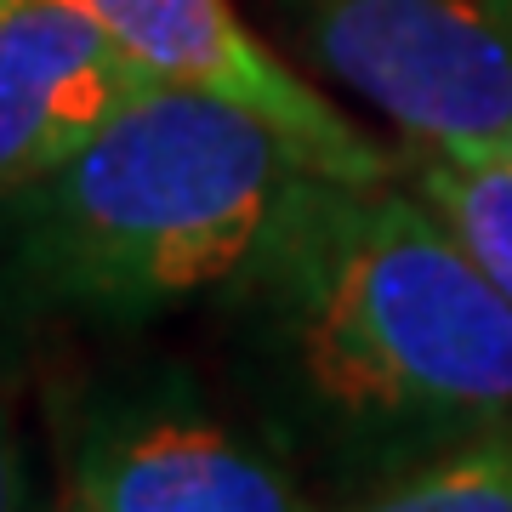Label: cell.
Here are the masks:
<instances>
[{
  "instance_id": "obj_7",
  "label": "cell",
  "mask_w": 512,
  "mask_h": 512,
  "mask_svg": "<svg viewBox=\"0 0 512 512\" xmlns=\"http://www.w3.org/2000/svg\"><path fill=\"white\" fill-rule=\"evenodd\" d=\"M416 194L444 217V228L478 256V268L512 302V154H433L421 148Z\"/></svg>"
},
{
  "instance_id": "obj_8",
  "label": "cell",
  "mask_w": 512,
  "mask_h": 512,
  "mask_svg": "<svg viewBox=\"0 0 512 512\" xmlns=\"http://www.w3.org/2000/svg\"><path fill=\"white\" fill-rule=\"evenodd\" d=\"M342 512H512V427L416 461Z\"/></svg>"
},
{
  "instance_id": "obj_4",
  "label": "cell",
  "mask_w": 512,
  "mask_h": 512,
  "mask_svg": "<svg viewBox=\"0 0 512 512\" xmlns=\"http://www.w3.org/2000/svg\"><path fill=\"white\" fill-rule=\"evenodd\" d=\"M69 6L103 23L148 80L211 92L256 114L313 177L336 183L393 177V160L325 92H313V80L268 52V40L251 35L234 0H69Z\"/></svg>"
},
{
  "instance_id": "obj_9",
  "label": "cell",
  "mask_w": 512,
  "mask_h": 512,
  "mask_svg": "<svg viewBox=\"0 0 512 512\" xmlns=\"http://www.w3.org/2000/svg\"><path fill=\"white\" fill-rule=\"evenodd\" d=\"M0 512H18V456L6 439V416H0Z\"/></svg>"
},
{
  "instance_id": "obj_2",
  "label": "cell",
  "mask_w": 512,
  "mask_h": 512,
  "mask_svg": "<svg viewBox=\"0 0 512 512\" xmlns=\"http://www.w3.org/2000/svg\"><path fill=\"white\" fill-rule=\"evenodd\" d=\"M302 177L308 165L239 103L148 80L74 160L0 205V296L80 319L228 296Z\"/></svg>"
},
{
  "instance_id": "obj_5",
  "label": "cell",
  "mask_w": 512,
  "mask_h": 512,
  "mask_svg": "<svg viewBox=\"0 0 512 512\" xmlns=\"http://www.w3.org/2000/svg\"><path fill=\"white\" fill-rule=\"evenodd\" d=\"M148 86L69 0H0V205L74 160Z\"/></svg>"
},
{
  "instance_id": "obj_1",
  "label": "cell",
  "mask_w": 512,
  "mask_h": 512,
  "mask_svg": "<svg viewBox=\"0 0 512 512\" xmlns=\"http://www.w3.org/2000/svg\"><path fill=\"white\" fill-rule=\"evenodd\" d=\"M228 296L268 404L325 456L393 478L512 427V302L393 177L308 171Z\"/></svg>"
},
{
  "instance_id": "obj_6",
  "label": "cell",
  "mask_w": 512,
  "mask_h": 512,
  "mask_svg": "<svg viewBox=\"0 0 512 512\" xmlns=\"http://www.w3.org/2000/svg\"><path fill=\"white\" fill-rule=\"evenodd\" d=\"M80 512H313L285 467L205 416L160 410L80 456Z\"/></svg>"
},
{
  "instance_id": "obj_3",
  "label": "cell",
  "mask_w": 512,
  "mask_h": 512,
  "mask_svg": "<svg viewBox=\"0 0 512 512\" xmlns=\"http://www.w3.org/2000/svg\"><path fill=\"white\" fill-rule=\"evenodd\" d=\"M410 148L512 154V0H262Z\"/></svg>"
}]
</instances>
